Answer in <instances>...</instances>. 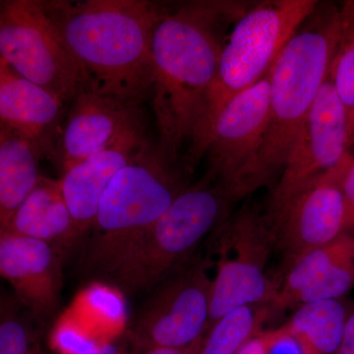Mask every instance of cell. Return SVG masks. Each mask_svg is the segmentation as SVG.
I'll return each mask as SVG.
<instances>
[{
	"mask_svg": "<svg viewBox=\"0 0 354 354\" xmlns=\"http://www.w3.org/2000/svg\"><path fill=\"white\" fill-rule=\"evenodd\" d=\"M251 3L193 1L162 11L153 32V109L171 164L194 138L230 30Z\"/></svg>",
	"mask_w": 354,
	"mask_h": 354,
	"instance_id": "obj_1",
	"label": "cell"
},
{
	"mask_svg": "<svg viewBox=\"0 0 354 354\" xmlns=\"http://www.w3.org/2000/svg\"><path fill=\"white\" fill-rule=\"evenodd\" d=\"M348 153H354V113L349 118Z\"/></svg>",
	"mask_w": 354,
	"mask_h": 354,
	"instance_id": "obj_28",
	"label": "cell"
},
{
	"mask_svg": "<svg viewBox=\"0 0 354 354\" xmlns=\"http://www.w3.org/2000/svg\"><path fill=\"white\" fill-rule=\"evenodd\" d=\"M64 254L46 242L0 232V274L32 318L48 321L57 313L62 290Z\"/></svg>",
	"mask_w": 354,
	"mask_h": 354,
	"instance_id": "obj_13",
	"label": "cell"
},
{
	"mask_svg": "<svg viewBox=\"0 0 354 354\" xmlns=\"http://www.w3.org/2000/svg\"><path fill=\"white\" fill-rule=\"evenodd\" d=\"M286 339H288V337L281 327L278 329L264 330L250 342H247L245 346L235 354H272V349L276 344Z\"/></svg>",
	"mask_w": 354,
	"mask_h": 354,
	"instance_id": "obj_24",
	"label": "cell"
},
{
	"mask_svg": "<svg viewBox=\"0 0 354 354\" xmlns=\"http://www.w3.org/2000/svg\"><path fill=\"white\" fill-rule=\"evenodd\" d=\"M17 304L1 297L0 354H46L38 330L18 313Z\"/></svg>",
	"mask_w": 354,
	"mask_h": 354,
	"instance_id": "obj_22",
	"label": "cell"
},
{
	"mask_svg": "<svg viewBox=\"0 0 354 354\" xmlns=\"http://www.w3.org/2000/svg\"><path fill=\"white\" fill-rule=\"evenodd\" d=\"M82 72V90L139 106L153 92V32L164 9L145 0L41 1Z\"/></svg>",
	"mask_w": 354,
	"mask_h": 354,
	"instance_id": "obj_2",
	"label": "cell"
},
{
	"mask_svg": "<svg viewBox=\"0 0 354 354\" xmlns=\"http://www.w3.org/2000/svg\"><path fill=\"white\" fill-rule=\"evenodd\" d=\"M43 153L31 139L0 125V232L8 227L14 214L36 187Z\"/></svg>",
	"mask_w": 354,
	"mask_h": 354,
	"instance_id": "obj_18",
	"label": "cell"
},
{
	"mask_svg": "<svg viewBox=\"0 0 354 354\" xmlns=\"http://www.w3.org/2000/svg\"><path fill=\"white\" fill-rule=\"evenodd\" d=\"M148 149L144 127L140 128L62 174L65 200L82 237L92 230L102 198L113 177Z\"/></svg>",
	"mask_w": 354,
	"mask_h": 354,
	"instance_id": "obj_15",
	"label": "cell"
},
{
	"mask_svg": "<svg viewBox=\"0 0 354 354\" xmlns=\"http://www.w3.org/2000/svg\"><path fill=\"white\" fill-rule=\"evenodd\" d=\"M339 22V6L318 2L272 67L270 120L261 152L267 186L278 183L299 128L329 78Z\"/></svg>",
	"mask_w": 354,
	"mask_h": 354,
	"instance_id": "obj_3",
	"label": "cell"
},
{
	"mask_svg": "<svg viewBox=\"0 0 354 354\" xmlns=\"http://www.w3.org/2000/svg\"><path fill=\"white\" fill-rule=\"evenodd\" d=\"M270 77L271 71L228 102L209 137L204 178L234 203L267 186L261 172V152L270 120Z\"/></svg>",
	"mask_w": 354,
	"mask_h": 354,
	"instance_id": "obj_9",
	"label": "cell"
},
{
	"mask_svg": "<svg viewBox=\"0 0 354 354\" xmlns=\"http://www.w3.org/2000/svg\"><path fill=\"white\" fill-rule=\"evenodd\" d=\"M3 232L46 242L64 254L83 239L65 200L62 179L41 176Z\"/></svg>",
	"mask_w": 354,
	"mask_h": 354,
	"instance_id": "obj_17",
	"label": "cell"
},
{
	"mask_svg": "<svg viewBox=\"0 0 354 354\" xmlns=\"http://www.w3.org/2000/svg\"></svg>",
	"mask_w": 354,
	"mask_h": 354,
	"instance_id": "obj_30",
	"label": "cell"
},
{
	"mask_svg": "<svg viewBox=\"0 0 354 354\" xmlns=\"http://www.w3.org/2000/svg\"><path fill=\"white\" fill-rule=\"evenodd\" d=\"M342 190L346 202V232H354V153H348L342 176Z\"/></svg>",
	"mask_w": 354,
	"mask_h": 354,
	"instance_id": "obj_23",
	"label": "cell"
},
{
	"mask_svg": "<svg viewBox=\"0 0 354 354\" xmlns=\"http://www.w3.org/2000/svg\"><path fill=\"white\" fill-rule=\"evenodd\" d=\"M122 346L116 342H104V344L95 346L92 351L85 354H122L124 353Z\"/></svg>",
	"mask_w": 354,
	"mask_h": 354,
	"instance_id": "obj_27",
	"label": "cell"
},
{
	"mask_svg": "<svg viewBox=\"0 0 354 354\" xmlns=\"http://www.w3.org/2000/svg\"><path fill=\"white\" fill-rule=\"evenodd\" d=\"M140 128L143 123L139 106L81 90L73 99L55 151L62 174Z\"/></svg>",
	"mask_w": 354,
	"mask_h": 354,
	"instance_id": "obj_14",
	"label": "cell"
},
{
	"mask_svg": "<svg viewBox=\"0 0 354 354\" xmlns=\"http://www.w3.org/2000/svg\"><path fill=\"white\" fill-rule=\"evenodd\" d=\"M335 354H354V312L348 316L341 344Z\"/></svg>",
	"mask_w": 354,
	"mask_h": 354,
	"instance_id": "obj_25",
	"label": "cell"
},
{
	"mask_svg": "<svg viewBox=\"0 0 354 354\" xmlns=\"http://www.w3.org/2000/svg\"><path fill=\"white\" fill-rule=\"evenodd\" d=\"M232 200L203 179L185 188L122 258L109 281L127 295L147 292L187 262L200 241L227 218Z\"/></svg>",
	"mask_w": 354,
	"mask_h": 354,
	"instance_id": "obj_6",
	"label": "cell"
},
{
	"mask_svg": "<svg viewBox=\"0 0 354 354\" xmlns=\"http://www.w3.org/2000/svg\"><path fill=\"white\" fill-rule=\"evenodd\" d=\"M206 259L187 261L153 288L127 339L137 349L186 348L208 325L212 279Z\"/></svg>",
	"mask_w": 354,
	"mask_h": 354,
	"instance_id": "obj_10",
	"label": "cell"
},
{
	"mask_svg": "<svg viewBox=\"0 0 354 354\" xmlns=\"http://www.w3.org/2000/svg\"><path fill=\"white\" fill-rule=\"evenodd\" d=\"M349 113L330 77L304 118L270 201L332 171L348 155Z\"/></svg>",
	"mask_w": 354,
	"mask_h": 354,
	"instance_id": "obj_12",
	"label": "cell"
},
{
	"mask_svg": "<svg viewBox=\"0 0 354 354\" xmlns=\"http://www.w3.org/2000/svg\"><path fill=\"white\" fill-rule=\"evenodd\" d=\"M316 0H265L251 3L235 22L221 51L218 72L194 138L184 155V172L192 171L208 150L221 111L235 95L264 78L288 39L313 12Z\"/></svg>",
	"mask_w": 354,
	"mask_h": 354,
	"instance_id": "obj_4",
	"label": "cell"
},
{
	"mask_svg": "<svg viewBox=\"0 0 354 354\" xmlns=\"http://www.w3.org/2000/svg\"><path fill=\"white\" fill-rule=\"evenodd\" d=\"M201 339L202 337L192 346L186 348H153L147 349L143 354H199Z\"/></svg>",
	"mask_w": 354,
	"mask_h": 354,
	"instance_id": "obj_26",
	"label": "cell"
},
{
	"mask_svg": "<svg viewBox=\"0 0 354 354\" xmlns=\"http://www.w3.org/2000/svg\"><path fill=\"white\" fill-rule=\"evenodd\" d=\"M271 305H246L221 317L200 342L199 354H235L264 332L265 323L272 312Z\"/></svg>",
	"mask_w": 354,
	"mask_h": 354,
	"instance_id": "obj_20",
	"label": "cell"
},
{
	"mask_svg": "<svg viewBox=\"0 0 354 354\" xmlns=\"http://www.w3.org/2000/svg\"><path fill=\"white\" fill-rule=\"evenodd\" d=\"M346 158L332 171L286 197L269 201L265 214L274 248L283 254L288 266L304 254L346 234L341 185Z\"/></svg>",
	"mask_w": 354,
	"mask_h": 354,
	"instance_id": "obj_11",
	"label": "cell"
},
{
	"mask_svg": "<svg viewBox=\"0 0 354 354\" xmlns=\"http://www.w3.org/2000/svg\"><path fill=\"white\" fill-rule=\"evenodd\" d=\"M62 104L57 95L19 75L0 58V125L31 139L46 153Z\"/></svg>",
	"mask_w": 354,
	"mask_h": 354,
	"instance_id": "obj_16",
	"label": "cell"
},
{
	"mask_svg": "<svg viewBox=\"0 0 354 354\" xmlns=\"http://www.w3.org/2000/svg\"><path fill=\"white\" fill-rule=\"evenodd\" d=\"M0 58L64 102L84 87L80 66L41 1L0 2Z\"/></svg>",
	"mask_w": 354,
	"mask_h": 354,
	"instance_id": "obj_8",
	"label": "cell"
},
{
	"mask_svg": "<svg viewBox=\"0 0 354 354\" xmlns=\"http://www.w3.org/2000/svg\"><path fill=\"white\" fill-rule=\"evenodd\" d=\"M171 165L160 151L148 149L113 177L81 258L86 272L108 279L185 189Z\"/></svg>",
	"mask_w": 354,
	"mask_h": 354,
	"instance_id": "obj_5",
	"label": "cell"
},
{
	"mask_svg": "<svg viewBox=\"0 0 354 354\" xmlns=\"http://www.w3.org/2000/svg\"><path fill=\"white\" fill-rule=\"evenodd\" d=\"M122 354H127V353H125V351H124V353H123Z\"/></svg>",
	"mask_w": 354,
	"mask_h": 354,
	"instance_id": "obj_29",
	"label": "cell"
},
{
	"mask_svg": "<svg viewBox=\"0 0 354 354\" xmlns=\"http://www.w3.org/2000/svg\"><path fill=\"white\" fill-rule=\"evenodd\" d=\"M218 260L212 279L207 330L221 317L246 305L274 304L279 281L266 269L274 248L266 214L244 206L216 228Z\"/></svg>",
	"mask_w": 354,
	"mask_h": 354,
	"instance_id": "obj_7",
	"label": "cell"
},
{
	"mask_svg": "<svg viewBox=\"0 0 354 354\" xmlns=\"http://www.w3.org/2000/svg\"><path fill=\"white\" fill-rule=\"evenodd\" d=\"M297 307L281 327L299 354H335L348 318L344 305L339 299L318 300Z\"/></svg>",
	"mask_w": 354,
	"mask_h": 354,
	"instance_id": "obj_19",
	"label": "cell"
},
{
	"mask_svg": "<svg viewBox=\"0 0 354 354\" xmlns=\"http://www.w3.org/2000/svg\"><path fill=\"white\" fill-rule=\"evenodd\" d=\"M339 10V37L329 77L351 118L354 113V0L344 1Z\"/></svg>",
	"mask_w": 354,
	"mask_h": 354,
	"instance_id": "obj_21",
	"label": "cell"
}]
</instances>
